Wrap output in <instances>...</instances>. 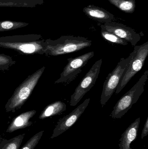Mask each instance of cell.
Wrapping results in <instances>:
<instances>
[{
	"mask_svg": "<svg viewBox=\"0 0 148 149\" xmlns=\"http://www.w3.org/2000/svg\"><path fill=\"white\" fill-rule=\"evenodd\" d=\"M41 35H14L0 37V47L17 52L22 55L44 54L43 43Z\"/></svg>",
	"mask_w": 148,
	"mask_h": 149,
	"instance_id": "6da1fadb",
	"label": "cell"
},
{
	"mask_svg": "<svg viewBox=\"0 0 148 149\" xmlns=\"http://www.w3.org/2000/svg\"><path fill=\"white\" fill-rule=\"evenodd\" d=\"M91 45L92 41L85 38L65 36L56 40H45L43 50L46 56H58L76 52Z\"/></svg>",
	"mask_w": 148,
	"mask_h": 149,
	"instance_id": "7a4b0ae2",
	"label": "cell"
},
{
	"mask_svg": "<svg viewBox=\"0 0 148 149\" xmlns=\"http://www.w3.org/2000/svg\"><path fill=\"white\" fill-rule=\"evenodd\" d=\"M45 69V66H43L28 76L17 88L5 105L6 112L15 113L22 107L31 95Z\"/></svg>",
	"mask_w": 148,
	"mask_h": 149,
	"instance_id": "3957f363",
	"label": "cell"
},
{
	"mask_svg": "<svg viewBox=\"0 0 148 149\" xmlns=\"http://www.w3.org/2000/svg\"><path fill=\"white\" fill-rule=\"evenodd\" d=\"M148 79V70H146L136 84L116 102L110 116L114 119L122 118L139 100L145 90Z\"/></svg>",
	"mask_w": 148,
	"mask_h": 149,
	"instance_id": "277c9868",
	"label": "cell"
},
{
	"mask_svg": "<svg viewBox=\"0 0 148 149\" xmlns=\"http://www.w3.org/2000/svg\"><path fill=\"white\" fill-rule=\"evenodd\" d=\"M134 55L128 67L124 71L116 88V93H119L129 81L143 67L148 55V42L140 45L134 46Z\"/></svg>",
	"mask_w": 148,
	"mask_h": 149,
	"instance_id": "5b68a950",
	"label": "cell"
},
{
	"mask_svg": "<svg viewBox=\"0 0 148 149\" xmlns=\"http://www.w3.org/2000/svg\"><path fill=\"white\" fill-rule=\"evenodd\" d=\"M134 53L135 51L134 50L133 52L130 53L127 58H122L113 71L109 73L107 76L103 84L100 100L102 107L105 106L115 92L122 76L129 65Z\"/></svg>",
	"mask_w": 148,
	"mask_h": 149,
	"instance_id": "8992f818",
	"label": "cell"
},
{
	"mask_svg": "<svg viewBox=\"0 0 148 149\" xmlns=\"http://www.w3.org/2000/svg\"><path fill=\"white\" fill-rule=\"evenodd\" d=\"M102 62V59L96 61L81 81L71 96L70 103V106H76L84 95L94 86L100 74Z\"/></svg>",
	"mask_w": 148,
	"mask_h": 149,
	"instance_id": "52a82bcc",
	"label": "cell"
},
{
	"mask_svg": "<svg viewBox=\"0 0 148 149\" xmlns=\"http://www.w3.org/2000/svg\"><path fill=\"white\" fill-rule=\"evenodd\" d=\"M94 52H90L74 58H68V63L63 71L61 74V77L55 81V84L63 83L67 85L75 79L82 72V69L94 56Z\"/></svg>",
	"mask_w": 148,
	"mask_h": 149,
	"instance_id": "ba28073f",
	"label": "cell"
},
{
	"mask_svg": "<svg viewBox=\"0 0 148 149\" xmlns=\"http://www.w3.org/2000/svg\"><path fill=\"white\" fill-rule=\"evenodd\" d=\"M90 98L86 99L71 113L60 119L54 129L50 139H53L59 136L72 127L83 113L88 106Z\"/></svg>",
	"mask_w": 148,
	"mask_h": 149,
	"instance_id": "9c48e42d",
	"label": "cell"
},
{
	"mask_svg": "<svg viewBox=\"0 0 148 149\" xmlns=\"http://www.w3.org/2000/svg\"><path fill=\"white\" fill-rule=\"evenodd\" d=\"M100 27L101 30L113 33L128 42H129L134 47L141 39L140 34L122 24L112 22L101 24Z\"/></svg>",
	"mask_w": 148,
	"mask_h": 149,
	"instance_id": "30bf717a",
	"label": "cell"
},
{
	"mask_svg": "<svg viewBox=\"0 0 148 149\" xmlns=\"http://www.w3.org/2000/svg\"><path fill=\"white\" fill-rule=\"evenodd\" d=\"M83 11L89 18L104 24L111 22L114 18V15L107 10L94 5L85 7Z\"/></svg>",
	"mask_w": 148,
	"mask_h": 149,
	"instance_id": "8fae6325",
	"label": "cell"
},
{
	"mask_svg": "<svg viewBox=\"0 0 148 149\" xmlns=\"http://www.w3.org/2000/svg\"><path fill=\"white\" fill-rule=\"evenodd\" d=\"M36 113V110H30L24 112L15 117L7 128L6 132L12 133L16 130L30 127L33 124L30 120Z\"/></svg>",
	"mask_w": 148,
	"mask_h": 149,
	"instance_id": "7c38bea8",
	"label": "cell"
},
{
	"mask_svg": "<svg viewBox=\"0 0 148 149\" xmlns=\"http://www.w3.org/2000/svg\"><path fill=\"white\" fill-rule=\"evenodd\" d=\"M140 122V118L139 117L131 123L122 134L119 144L120 149H133L131 144L137 137Z\"/></svg>",
	"mask_w": 148,
	"mask_h": 149,
	"instance_id": "4fadbf2b",
	"label": "cell"
},
{
	"mask_svg": "<svg viewBox=\"0 0 148 149\" xmlns=\"http://www.w3.org/2000/svg\"><path fill=\"white\" fill-rule=\"evenodd\" d=\"M66 109L67 105L63 102H55L44 109L39 116V118L40 120H43L48 117L59 115L66 111Z\"/></svg>",
	"mask_w": 148,
	"mask_h": 149,
	"instance_id": "5bb4252c",
	"label": "cell"
},
{
	"mask_svg": "<svg viewBox=\"0 0 148 149\" xmlns=\"http://www.w3.org/2000/svg\"><path fill=\"white\" fill-rule=\"evenodd\" d=\"M25 136V134H21L10 140L0 136V149H19Z\"/></svg>",
	"mask_w": 148,
	"mask_h": 149,
	"instance_id": "9a60e30c",
	"label": "cell"
},
{
	"mask_svg": "<svg viewBox=\"0 0 148 149\" xmlns=\"http://www.w3.org/2000/svg\"><path fill=\"white\" fill-rule=\"evenodd\" d=\"M111 4L127 14H132L135 10L136 0H108Z\"/></svg>",
	"mask_w": 148,
	"mask_h": 149,
	"instance_id": "2e32d148",
	"label": "cell"
},
{
	"mask_svg": "<svg viewBox=\"0 0 148 149\" xmlns=\"http://www.w3.org/2000/svg\"><path fill=\"white\" fill-rule=\"evenodd\" d=\"M28 25V23L23 22H16L10 20L0 21V31L14 30L26 27Z\"/></svg>",
	"mask_w": 148,
	"mask_h": 149,
	"instance_id": "e0dca14e",
	"label": "cell"
},
{
	"mask_svg": "<svg viewBox=\"0 0 148 149\" xmlns=\"http://www.w3.org/2000/svg\"><path fill=\"white\" fill-rule=\"evenodd\" d=\"M101 35L105 40L113 43L123 45H127L128 44V42L124 39L120 38L113 33L103 30H101Z\"/></svg>",
	"mask_w": 148,
	"mask_h": 149,
	"instance_id": "ac0fdd59",
	"label": "cell"
},
{
	"mask_svg": "<svg viewBox=\"0 0 148 149\" xmlns=\"http://www.w3.org/2000/svg\"><path fill=\"white\" fill-rule=\"evenodd\" d=\"M16 62L12 57L3 54H0V70L6 71L9 70Z\"/></svg>",
	"mask_w": 148,
	"mask_h": 149,
	"instance_id": "d6986e66",
	"label": "cell"
},
{
	"mask_svg": "<svg viewBox=\"0 0 148 149\" xmlns=\"http://www.w3.org/2000/svg\"><path fill=\"white\" fill-rule=\"evenodd\" d=\"M44 131H40L33 136L23 146L21 149H34L39 143L41 140Z\"/></svg>",
	"mask_w": 148,
	"mask_h": 149,
	"instance_id": "ffe728a7",
	"label": "cell"
},
{
	"mask_svg": "<svg viewBox=\"0 0 148 149\" xmlns=\"http://www.w3.org/2000/svg\"><path fill=\"white\" fill-rule=\"evenodd\" d=\"M148 134V117L146 120V122L144 124V127L142 130L141 134V139H143L144 137L147 136Z\"/></svg>",
	"mask_w": 148,
	"mask_h": 149,
	"instance_id": "44dd1931",
	"label": "cell"
}]
</instances>
